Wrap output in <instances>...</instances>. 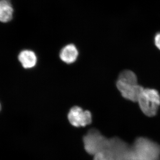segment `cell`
<instances>
[{
	"label": "cell",
	"mask_w": 160,
	"mask_h": 160,
	"mask_svg": "<svg viewBox=\"0 0 160 160\" xmlns=\"http://www.w3.org/2000/svg\"><path fill=\"white\" fill-rule=\"evenodd\" d=\"M18 60L25 69H30L35 66L37 62L36 55L33 51L24 50L18 55Z\"/></svg>",
	"instance_id": "ba28073f"
},
{
	"label": "cell",
	"mask_w": 160,
	"mask_h": 160,
	"mask_svg": "<svg viewBox=\"0 0 160 160\" xmlns=\"http://www.w3.org/2000/svg\"><path fill=\"white\" fill-rule=\"evenodd\" d=\"M13 9L9 0H1L0 2V19L2 22L11 21L13 15Z\"/></svg>",
	"instance_id": "9c48e42d"
},
{
	"label": "cell",
	"mask_w": 160,
	"mask_h": 160,
	"mask_svg": "<svg viewBox=\"0 0 160 160\" xmlns=\"http://www.w3.org/2000/svg\"><path fill=\"white\" fill-rule=\"evenodd\" d=\"M69 122L76 127H85L91 124L92 116L90 111L83 110L79 106H73L68 115Z\"/></svg>",
	"instance_id": "8992f818"
},
{
	"label": "cell",
	"mask_w": 160,
	"mask_h": 160,
	"mask_svg": "<svg viewBox=\"0 0 160 160\" xmlns=\"http://www.w3.org/2000/svg\"><path fill=\"white\" fill-rule=\"evenodd\" d=\"M131 160H160V146L149 139H137L131 147Z\"/></svg>",
	"instance_id": "7a4b0ae2"
},
{
	"label": "cell",
	"mask_w": 160,
	"mask_h": 160,
	"mask_svg": "<svg viewBox=\"0 0 160 160\" xmlns=\"http://www.w3.org/2000/svg\"><path fill=\"white\" fill-rule=\"evenodd\" d=\"M138 102L143 113L152 117L157 113L160 106V95L156 89L144 88Z\"/></svg>",
	"instance_id": "3957f363"
},
{
	"label": "cell",
	"mask_w": 160,
	"mask_h": 160,
	"mask_svg": "<svg viewBox=\"0 0 160 160\" xmlns=\"http://www.w3.org/2000/svg\"><path fill=\"white\" fill-rule=\"evenodd\" d=\"M155 44L157 47L160 50V33L156 35L154 39Z\"/></svg>",
	"instance_id": "30bf717a"
},
{
	"label": "cell",
	"mask_w": 160,
	"mask_h": 160,
	"mask_svg": "<svg viewBox=\"0 0 160 160\" xmlns=\"http://www.w3.org/2000/svg\"><path fill=\"white\" fill-rule=\"evenodd\" d=\"M116 86L123 98L132 102H138L144 89L138 84L135 73L129 70H125L121 72Z\"/></svg>",
	"instance_id": "6da1fadb"
},
{
	"label": "cell",
	"mask_w": 160,
	"mask_h": 160,
	"mask_svg": "<svg viewBox=\"0 0 160 160\" xmlns=\"http://www.w3.org/2000/svg\"><path fill=\"white\" fill-rule=\"evenodd\" d=\"M83 141L85 150L92 155L106 151L109 146V139L95 129H90L83 138Z\"/></svg>",
	"instance_id": "277c9868"
},
{
	"label": "cell",
	"mask_w": 160,
	"mask_h": 160,
	"mask_svg": "<svg viewBox=\"0 0 160 160\" xmlns=\"http://www.w3.org/2000/svg\"><path fill=\"white\" fill-rule=\"evenodd\" d=\"M78 56V51L73 44H69L63 47L60 52L61 59L67 64H72L76 61Z\"/></svg>",
	"instance_id": "52a82bcc"
},
{
	"label": "cell",
	"mask_w": 160,
	"mask_h": 160,
	"mask_svg": "<svg viewBox=\"0 0 160 160\" xmlns=\"http://www.w3.org/2000/svg\"><path fill=\"white\" fill-rule=\"evenodd\" d=\"M114 160H131V147L118 138L109 139L106 150Z\"/></svg>",
	"instance_id": "5b68a950"
}]
</instances>
